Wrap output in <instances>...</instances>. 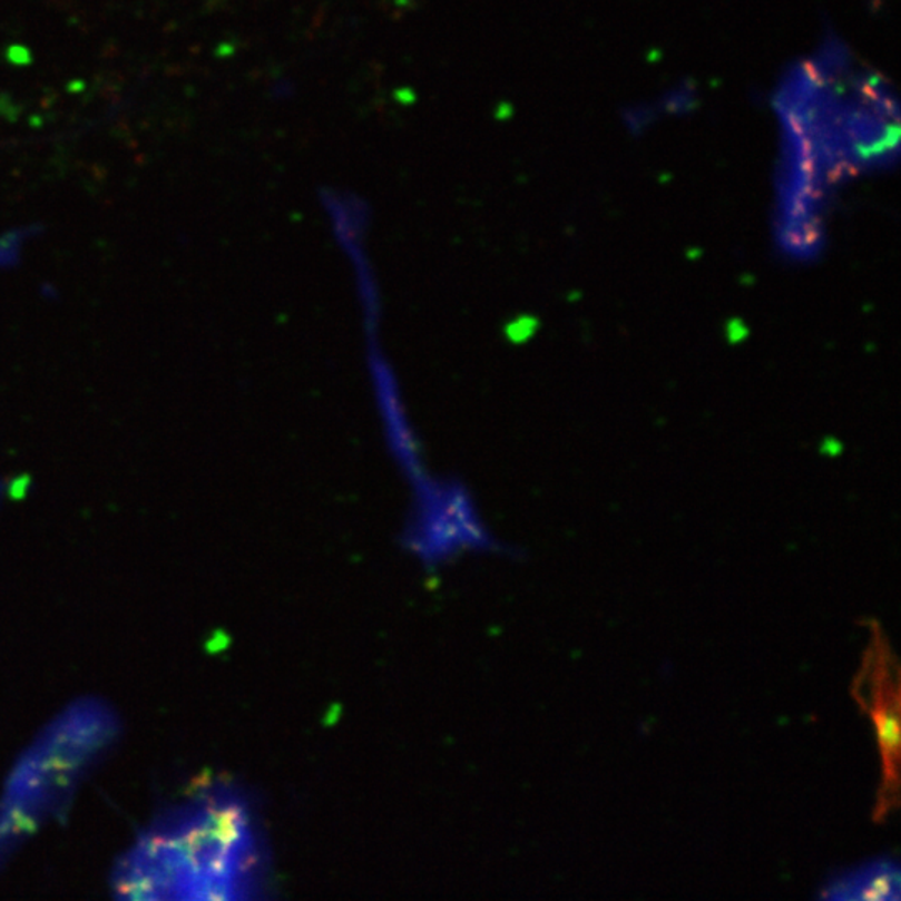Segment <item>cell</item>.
<instances>
[{"instance_id":"3957f363","label":"cell","mask_w":901,"mask_h":901,"mask_svg":"<svg viewBox=\"0 0 901 901\" xmlns=\"http://www.w3.org/2000/svg\"><path fill=\"white\" fill-rule=\"evenodd\" d=\"M890 890H892L890 876H876V879H873L872 882L863 889L860 901H885Z\"/></svg>"},{"instance_id":"7a4b0ae2","label":"cell","mask_w":901,"mask_h":901,"mask_svg":"<svg viewBox=\"0 0 901 901\" xmlns=\"http://www.w3.org/2000/svg\"><path fill=\"white\" fill-rule=\"evenodd\" d=\"M870 631L852 695L875 726L887 789H897L900 762V663L892 643L876 619L865 623Z\"/></svg>"},{"instance_id":"6da1fadb","label":"cell","mask_w":901,"mask_h":901,"mask_svg":"<svg viewBox=\"0 0 901 901\" xmlns=\"http://www.w3.org/2000/svg\"><path fill=\"white\" fill-rule=\"evenodd\" d=\"M266 850L246 796L199 793L127 853L117 901H266Z\"/></svg>"}]
</instances>
